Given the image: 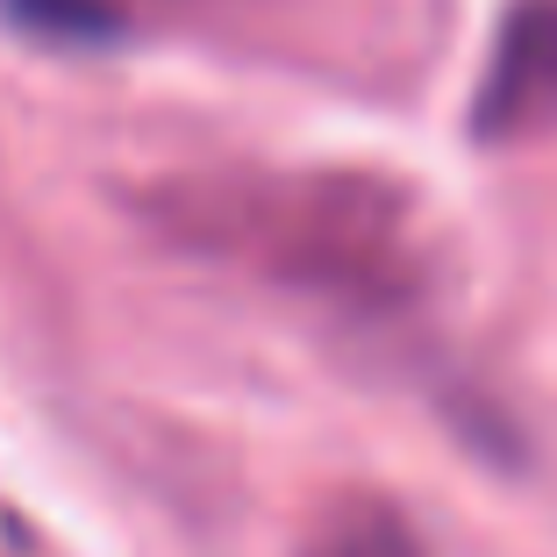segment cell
Wrapping results in <instances>:
<instances>
[{
    "instance_id": "cell-1",
    "label": "cell",
    "mask_w": 557,
    "mask_h": 557,
    "mask_svg": "<svg viewBox=\"0 0 557 557\" xmlns=\"http://www.w3.org/2000/svg\"><path fill=\"white\" fill-rule=\"evenodd\" d=\"M164 222H180L208 250L250 258L264 272L322 286V294H408L422 236L414 200L379 180H258V186H200L164 200Z\"/></svg>"
},
{
    "instance_id": "cell-2",
    "label": "cell",
    "mask_w": 557,
    "mask_h": 557,
    "mask_svg": "<svg viewBox=\"0 0 557 557\" xmlns=\"http://www.w3.org/2000/svg\"><path fill=\"white\" fill-rule=\"evenodd\" d=\"M479 144H536L557 136V0H515L493 36L486 79L472 94Z\"/></svg>"
},
{
    "instance_id": "cell-3",
    "label": "cell",
    "mask_w": 557,
    "mask_h": 557,
    "mask_svg": "<svg viewBox=\"0 0 557 557\" xmlns=\"http://www.w3.org/2000/svg\"><path fill=\"white\" fill-rule=\"evenodd\" d=\"M300 557H429V550L408 529V515H394L386 500H350L300 543Z\"/></svg>"
},
{
    "instance_id": "cell-4",
    "label": "cell",
    "mask_w": 557,
    "mask_h": 557,
    "mask_svg": "<svg viewBox=\"0 0 557 557\" xmlns=\"http://www.w3.org/2000/svg\"><path fill=\"white\" fill-rule=\"evenodd\" d=\"M0 15L44 44H108L122 29L115 0H0Z\"/></svg>"
},
{
    "instance_id": "cell-5",
    "label": "cell",
    "mask_w": 557,
    "mask_h": 557,
    "mask_svg": "<svg viewBox=\"0 0 557 557\" xmlns=\"http://www.w3.org/2000/svg\"><path fill=\"white\" fill-rule=\"evenodd\" d=\"M0 557H44V543H36V529L22 522L8 500H0Z\"/></svg>"
}]
</instances>
